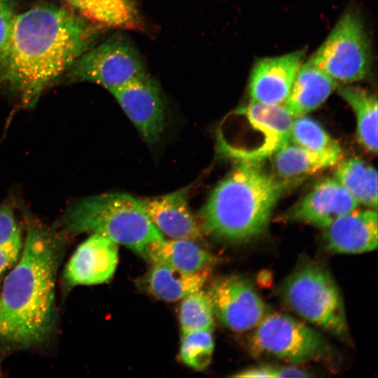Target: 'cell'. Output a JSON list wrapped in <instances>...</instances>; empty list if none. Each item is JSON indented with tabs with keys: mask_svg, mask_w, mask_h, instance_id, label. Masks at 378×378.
I'll use <instances>...</instances> for the list:
<instances>
[{
	"mask_svg": "<svg viewBox=\"0 0 378 378\" xmlns=\"http://www.w3.org/2000/svg\"><path fill=\"white\" fill-rule=\"evenodd\" d=\"M101 27L66 8L39 5L17 14L0 59V82L25 107L69 71L88 49Z\"/></svg>",
	"mask_w": 378,
	"mask_h": 378,
	"instance_id": "obj_1",
	"label": "cell"
},
{
	"mask_svg": "<svg viewBox=\"0 0 378 378\" xmlns=\"http://www.w3.org/2000/svg\"><path fill=\"white\" fill-rule=\"evenodd\" d=\"M58 244L41 227L27 230L18 263L0 294V338L27 347L46 338L55 317V286Z\"/></svg>",
	"mask_w": 378,
	"mask_h": 378,
	"instance_id": "obj_2",
	"label": "cell"
},
{
	"mask_svg": "<svg viewBox=\"0 0 378 378\" xmlns=\"http://www.w3.org/2000/svg\"><path fill=\"white\" fill-rule=\"evenodd\" d=\"M284 188L261 161H238L201 209L202 232L234 243L259 237L266 230Z\"/></svg>",
	"mask_w": 378,
	"mask_h": 378,
	"instance_id": "obj_3",
	"label": "cell"
},
{
	"mask_svg": "<svg viewBox=\"0 0 378 378\" xmlns=\"http://www.w3.org/2000/svg\"><path fill=\"white\" fill-rule=\"evenodd\" d=\"M64 224L70 232L97 234L139 255L150 244L164 239L140 200L122 192L101 194L76 202L66 210Z\"/></svg>",
	"mask_w": 378,
	"mask_h": 378,
	"instance_id": "obj_4",
	"label": "cell"
},
{
	"mask_svg": "<svg viewBox=\"0 0 378 378\" xmlns=\"http://www.w3.org/2000/svg\"><path fill=\"white\" fill-rule=\"evenodd\" d=\"M230 132L220 130L219 148L237 161H262L289 142L293 117L284 104L251 100L231 114Z\"/></svg>",
	"mask_w": 378,
	"mask_h": 378,
	"instance_id": "obj_5",
	"label": "cell"
},
{
	"mask_svg": "<svg viewBox=\"0 0 378 378\" xmlns=\"http://www.w3.org/2000/svg\"><path fill=\"white\" fill-rule=\"evenodd\" d=\"M281 292L286 304L307 321L338 337L347 335L342 295L323 266L301 260L284 281Z\"/></svg>",
	"mask_w": 378,
	"mask_h": 378,
	"instance_id": "obj_6",
	"label": "cell"
},
{
	"mask_svg": "<svg viewBox=\"0 0 378 378\" xmlns=\"http://www.w3.org/2000/svg\"><path fill=\"white\" fill-rule=\"evenodd\" d=\"M248 344L255 357L274 358L293 364L320 360L330 352L321 335L281 313L267 314L256 326Z\"/></svg>",
	"mask_w": 378,
	"mask_h": 378,
	"instance_id": "obj_7",
	"label": "cell"
},
{
	"mask_svg": "<svg viewBox=\"0 0 378 378\" xmlns=\"http://www.w3.org/2000/svg\"><path fill=\"white\" fill-rule=\"evenodd\" d=\"M308 61L335 81L363 79L370 69L371 52L359 15L350 10L343 14Z\"/></svg>",
	"mask_w": 378,
	"mask_h": 378,
	"instance_id": "obj_8",
	"label": "cell"
},
{
	"mask_svg": "<svg viewBox=\"0 0 378 378\" xmlns=\"http://www.w3.org/2000/svg\"><path fill=\"white\" fill-rule=\"evenodd\" d=\"M145 74L142 58L136 48L120 38L90 48L69 70L73 80L94 83L109 92Z\"/></svg>",
	"mask_w": 378,
	"mask_h": 378,
	"instance_id": "obj_9",
	"label": "cell"
},
{
	"mask_svg": "<svg viewBox=\"0 0 378 378\" xmlns=\"http://www.w3.org/2000/svg\"><path fill=\"white\" fill-rule=\"evenodd\" d=\"M214 316L226 328L242 332L256 327L268 314L251 282L238 275L220 277L206 290Z\"/></svg>",
	"mask_w": 378,
	"mask_h": 378,
	"instance_id": "obj_10",
	"label": "cell"
},
{
	"mask_svg": "<svg viewBox=\"0 0 378 378\" xmlns=\"http://www.w3.org/2000/svg\"><path fill=\"white\" fill-rule=\"evenodd\" d=\"M148 144L156 143L165 124L164 106L157 83L147 74L110 92Z\"/></svg>",
	"mask_w": 378,
	"mask_h": 378,
	"instance_id": "obj_11",
	"label": "cell"
},
{
	"mask_svg": "<svg viewBox=\"0 0 378 378\" xmlns=\"http://www.w3.org/2000/svg\"><path fill=\"white\" fill-rule=\"evenodd\" d=\"M304 52L295 51L258 59L250 74L251 100L283 104L288 98L295 76L303 63Z\"/></svg>",
	"mask_w": 378,
	"mask_h": 378,
	"instance_id": "obj_12",
	"label": "cell"
},
{
	"mask_svg": "<svg viewBox=\"0 0 378 378\" xmlns=\"http://www.w3.org/2000/svg\"><path fill=\"white\" fill-rule=\"evenodd\" d=\"M359 203L335 178L318 182L290 211L288 219L326 228Z\"/></svg>",
	"mask_w": 378,
	"mask_h": 378,
	"instance_id": "obj_13",
	"label": "cell"
},
{
	"mask_svg": "<svg viewBox=\"0 0 378 378\" xmlns=\"http://www.w3.org/2000/svg\"><path fill=\"white\" fill-rule=\"evenodd\" d=\"M118 262V244L93 234L71 256L64 270V278L71 286L105 283L113 276Z\"/></svg>",
	"mask_w": 378,
	"mask_h": 378,
	"instance_id": "obj_14",
	"label": "cell"
},
{
	"mask_svg": "<svg viewBox=\"0 0 378 378\" xmlns=\"http://www.w3.org/2000/svg\"><path fill=\"white\" fill-rule=\"evenodd\" d=\"M377 209H357L337 218L325 228L326 249L335 253H361L377 247Z\"/></svg>",
	"mask_w": 378,
	"mask_h": 378,
	"instance_id": "obj_15",
	"label": "cell"
},
{
	"mask_svg": "<svg viewBox=\"0 0 378 378\" xmlns=\"http://www.w3.org/2000/svg\"><path fill=\"white\" fill-rule=\"evenodd\" d=\"M188 189L183 188L167 195L139 199L153 224L172 239L196 240L201 237L200 225L188 204Z\"/></svg>",
	"mask_w": 378,
	"mask_h": 378,
	"instance_id": "obj_16",
	"label": "cell"
},
{
	"mask_svg": "<svg viewBox=\"0 0 378 378\" xmlns=\"http://www.w3.org/2000/svg\"><path fill=\"white\" fill-rule=\"evenodd\" d=\"M336 85L329 75L307 61L301 65L283 104L293 118L305 115L323 104Z\"/></svg>",
	"mask_w": 378,
	"mask_h": 378,
	"instance_id": "obj_17",
	"label": "cell"
},
{
	"mask_svg": "<svg viewBox=\"0 0 378 378\" xmlns=\"http://www.w3.org/2000/svg\"><path fill=\"white\" fill-rule=\"evenodd\" d=\"M195 241L162 239L148 245L141 255L152 264L165 265L186 272L195 273L211 268L215 257Z\"/></svg>",
	"mask_w": 378,
	"mask_h": 378,
	"instance_id": "obj_18",
	"label": "cell"
},
{
	"mask_svg": "<svg viewBox=\"0 0 378 378\" xmlns=\"http://www.w3.org/2000/svg\"><path fill=\"white\" fill-rule=\"evenodd\" d=\"M210 268L190 273L162 265L153 264L145 277L144 285L158 299L174 302L202 288Z\"/></svg>",
	"mask_w": 378,
	"mask_h": 378,
	"instance_id": "obj_19",
	"label": "cell"
},
{
	"mask_svg": "<svg viewBox=\"0 0 378 378\" xmlns=\"http://www.w3.org/2000/svg\"><path fill=\"white\" fill-rule=\"evenodd\" d=\"M340 95L354 111L357 120V137L370 152H377V99L376 94L358 87L342 85Z\"/></svg>",
	"mask_w": 378,
	"mask_h": 378,
	"instance_id": "obj_20",
	"label": "cell"
},
{
	"mask_svg": "<svg viewBox=\"0 0 378 378\" xmlns=\"http://www.w3.org/2000/svg\"><path fill=\"white\" fill-rule=\"evenodd\" d=\"M334 177L359 204L377 209V172L372 166L351 158L338 165Z\"/></svg>",
	"mask_w": 378,
	"mask_h": 378,
	"instance_id": "obj_21",
	"label": "cell"
},
{
	"mask_svg": "<svg viewBox=\"0 0 378 378\" xmlns=\"http://www.w3.org/2000/svg\"><path fill=\"white\" fill-rule=\"evenodd\" d=\"M273 169L276 176L294 180L314 174L337 163L329 158L309 151L290 141L274 155Z\"/></svg>",
	"mask_w": 378,
	"mask_h": 378,
	"instance_id": "obj_22",
	"label": "cell"
},
{
	"mask_svg": "<svg viewBox=\"0 0 378 378\" xmlns=\"http://www.w3.org/2000/svg\"><path fill=\"white\" fill-rule=\"evenodd\" d=\"M81 15L102 28L136 29L141 24L136 0H84Z\"/></svg>",
	"mask_w": 378,
	"mask_h": 378,
	"instance_id": "obj_23",
	"label": "cell"
},
{
	"mask_svg": "<svg viewBox=\"0 0 378 378\" xmlns=\"http://www.w3.org/2000/svg\"><path fill=\"white\" fill-rule=\"evenodd\" d=\"M296 118L292 123L289 141L337 164L342 158L340 144L313 119L303 115Z\"/></svg>",
	"mask_w": 378,
	"mask_h": 378,
	"instance_id": "obj_24",
	"label": "cell"
},
{
	"mask_svg": "<svg viewBox=\"0 0 378 378\" xmlns=\"http://www.w3.org/2000/svg\"><path fill=\"white\" fill-rule=\"evenodd\" d=\"M214 316L206 291L200 289L183 298L179 309V321L183 334L200 330L213 331Z\"/></svg>",
	"mask_w": 378,
	"mask_h": 378,
	"instance_id": "obj_25",
	"label": "cell"
},
{
	"mask_svg": "<svg viewBox=\"0 0 378 378\" xmlns=\"http://www.w3.org/2000/svg\"><path fill=\"white\" fill-rule=\"evenodd\" d=\"M212 332L200 330L183 334L180 358L184 364L199 371L209 365L214 349Z\"/></svg>",
	"mask_w": 378,
	"mask_h": 378,
	"instance_id": "obj_26",
	"label": "cell"
},
{
	"mask_svg": "<svg viewBox=\"0 0 378 378\" xmlns=\"http://www.w3.org/2000/svg\"><path fill=\"white\" fill-rule=\"evenodd\" d=\"M21 248V234L13 211L8 206H1L0 207V248L18 260Z\"/></svg>",
	"mask_w": 378,
	"mask_h": 378,
	"instance_id": "obj_27",
	"label": "cell"
},
{
	"mask_svg": "<svg viewBox=\"0 0 378 378\" xmlns=\"http://www.w3.org/2000/svg\"><path fill=\"white\" fill-rule=\"evenodd\" d=\"M312 374L291 366L259 365L247 368L232 375L233 377H308Z\"/></svg>",
	"mask_w": 378,
	"mask_h": 378,
	"instance_id": "obj_28",
	"label": "cell"
},
{
	"mask_svg": "<svg viewBox=\"0 0 378 378\" xmlns=\"http://www.w3.org/2000/svg\"><path fill=\"white\" fill-rule=\"evenodd\" d=\"M16 15L10 0H0V59L7 48Z\"/></svg>",
	"mask_w": 378,
	"mask_h": 378,
	"instance_id": "obj_29",
	"label": "cell"
},
{
	"mask_svg": "<svg viewBox=\"0 0 378 378\" xmlns=\"http://www.w3.org/2000/svg\"><path fill=\"white\" fill-rule=\"evenodd\" d=\"M17 260L4 250L0 248V274L13 265Z\"/></svg>",
	"mask_w": 378,
	"mask_h": 378,
	"instance_id": "obj_30",
	"label": "cell"
}]
</instances>
